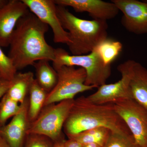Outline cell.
Instances as JSON below:
<instances>
[{"instance_id": "17", "label": "cell", "mask_w": 147, "mask_h": 147, "mask_svg": "<svg viewBox=\"0 0 147 147\" xmlns=\"http://www.w3.org/2000/svg\"><path fill=\"white\" fill-rule=\"evenodd\" d=\"M29 93L28 117L31 123L37 118L44 107L48 93L40 86L36 79L31 85Z\"/></svg>"}, {"instance_id": "24", "label": "cell", "mask_w": 147, "mask_h": 147, "mask_svg": "<svg viewBox=\"0 0 147 147\" xmlns=\"http://www.w3.org/2000/svg\"><path fill=\"white\" fill-rule=\"evenodd\" d=\"M11 82V81H8L4 79H0V99H1L6 93L10 87Z\"/></svg>"}, {"instance_id": "5", "label": "cell", "mask_w": 147, "mask_h": 147, "mask_svg": "<svg viewBox=\"0 0 147 147\" xmlns=\"http://www.w3.org/2000/svg\"><path fill=\"white\" fill-rule=\"evenodd\" d=\"M74 100H63L43 107L37 118L29 125L27 135L40 134L54 142L63 138L62 129Z\"/></svg>"}, {"instance_id": "19", "label": "cell", "mask_w": 147, "mask_h": 147, "mask_svg": "<svg viewBox=\"0 0 147 147\" xmlns=\"http://www.w3.org/2000/svg\"><path fill=\"white\" fill-rule=\"evenodd\" d=\"M111 130L105 127H98L83 131L75 136L68 138L73 139L82 145L94 143L103 146L105 144Z\"/></svg>"}, {"instance_id": "25", "label": "cell", "mask_w": 147, "mask_h": 147, "mask_svg": "<svg viewBox=\"0 0 147 147\" xmlns=\"http://www.w3.org/2000/svg\"><path fill=\"white\" fill-rule=\"evenodd\" d=\"M65 147H83L80 142L73 139H68L64 142Z\"/></svg>"}, {"instance_id": "28", "label": "cell", "mask_w": 147, "mask_h": 147, "mask_svg": "<svg viewBox=\"0 0 147 147\" xmlns=\"http://www.w3.org/2000/svg\"><path fill=\"white\" fill-rule=\"evenodd\" d=\"M83 147H102V146L97 144L90 143V144L83 145Z\"/></svg>"}, {"instance_id": "16", "label": "cell", "mask_w": 147, "mask_h": 147, "mask_svg": "<svg viewBox=\"0 0 147 147\" xmlns=\"http://www.w3.org/2000/svg\"><path fill=\"white\" fill-rule=\"evenodd\" d=\"M37 82L47 93L55 88L58 80L57 71L49 63V61L41 60L34 64Z\"/></svg>"}, {"instance_id": "2", "label": "cell", "mask_w": 147, "mask_h": 147, "mask_svg": "<svg viewBox=\"0 0 147 147\" xmlns=\"http://www.w3.org/2000/svg\"><path fill=\"white\" fill-rule=\"evenodd\" d=\"M98 127H105L119 134H131L123 120L116 112L113 103L97 104L86 97L74 99L63 130L68 138L83 131Z\"/></svg>"}, {"instance_id": "21", "label": "cell", "mask_w": 147, "mask_h": 147, "mask_svg": "<svg viewBox=\"0 0 147 147\" xmlns=\"http://www.w3.org/2000/svg\"><path fill=\"white\" fill-rule=\"evenodd\" d=\"M102 147H139L132 134L125 135L111 131Z\"/></svg>"}, {"instance_id": "9", "label": "cell", "mask_w": 147, "mask_h": 147, "mask_svg": "<svg viewBox=\"0 0 147 147\" xmlns=\"http://www.w3.org/2000/svg\"><path fill=\"white\" fill-rule=\"evenodd\" d=\"M40 21L53 30L54 41L56 43L70 42L68 32L62 26L57 12V5L54 0H22Z\"/></svg>"}, {"instance_id": "12", "label": "cell", "mask_w": 147, "mask_h": 147, "mask_svg": "<svg viewBox=\"0 0 147 147\" xmlns=\"http://www.w3.org/2000/svg\"><path fill=\"white\" fill-rule=\"evenodd\" d=\"M29 9L22 1L9 0L0 8V46H9L11 37L18 20L28 13Z\"/></svg>"}, {"instance_id": "27", "label": "cell", "mask_w": 147, "mask_h": 147, "mask_svg": "<svg viewBox=\"0 0 147 147\" xmlns=\"http://www.w3.org/2000/svg\"><path fill=\"white\" fill-rule=\"evenodd\" d=\"M0 147H10L7 142L0 134Z\"/></svg>"}, {"instance_id": "20", "label": "cell", "mask_w": 147, "mask_h": 147, "mask_svg": "<svg viewBox=\"0 0 147 147\" xmlns=\"http://www.w3.org/2000/svg\"><path fill=\"white\" fill-rule=\"evenodd\" d=\"M21 108V104L12 100L5 94L0 102V127L4 125L8 119L16 115Z\"/></svg>"}, {"instance_id": "3", "label": "cell", "mask_w": 147, "mask_h": 147, "mask_svg": "<svg viewBox=\"0 0 147 147\" xmlns=\"http://www.w3.org/2000/svg\"><path fill=\"white\" fill-rule=\"evenodd\" d=\"M57 12L62 26L68 31L70 42L67 45L71 55L91 53L108 38L107 21L78 18L61 6L57 5Z\"/></svg>"}, {"instance_id": "29", "label": "cell", "mask_w": 147, "mask_h": 147, "mask_svg": "<svg viewBox=\"0 0 147 147\" xmlns=\"http://www.w3.org/2000/svg\"><path fill=\"white\" fill-rule=\"evenodd\" d=\"M8 0H0V8L4 6L8 3Z\"/></svg>"}, {"instance_id": "22", "label": "cell", "mask_w": 147, "mask_h": 147, "mask_svg": "<svg viewBox=\"0 0 147 147\" xmlns=\"http://www.w3.org/2000/svg\"><path fill=\"white\" fill-rule=\"evenodd\" d=\"M1 47L0 46V74L3 79L11 81L17 70L11 59L4 53Z\"/></svg>"}, {"instance_id": "30", "label": "cell", "mask_w": 147, "mask_h": 147, "mask_svg": "<svg viewBox=\"0 0 147 147\" xmlns=\"http://www.w3.org/2000/svg\"><path fill=\"white\" fill-rule=\"evenodd\" d=\"M3 79L1 75V74H0V79Z\"/></svg>"}, {"instance_id": "4", "label": "cell", "mask_w": 147, "mask_h": 147, "mask_svg": "<svg viewBox=\"0 0 147 147\" xmlns=\"http://www.w3.org/2000/svg\"><path fill=\"white\" fill-rule=\"evenodd\" d=\"M55 58L53 67L62 66H77L84 68L86 72L85 84L98 88L106 84L112 72L111 65L104 64L98 53L94 50L86 55H70L61 48L55 49Z\"/></svg>"}, {"instance_id": "26", "label": "cell", "mask_w": 147, "mask_h": 147, "mask_svg": "<svg viewBox=\"0 0 147 147\" xmlns=\"http://www.w3.org/2000/svg\"><path fill=\"white\" fill-rule=\"evenodd\" d=\"M65 141L63 138L54 142V147H65L64 142Z\"/></svg>"}, {"instance_id": "13", "label": "cell", "mask_w": 147, "mask_h": 147, "mask_svg": "<svg viewBox=\"0 0 147 147\" xmlns=\"http://www.w3.org/2000/svg\"><path fill=\"white\" fill-rule=\"evenodd\" d=\"M18 113L9 123L0 127V134L10 147H23L30 122L28 117V100L21 104Z\"/></svg>"}, {"instance_id": "23", "label": "cell", "mask_w": 147, "mask_h": 147, "mask_svg": "<svg viewBox=\"0 0 147 147\" xmlns=\"http://www.w3.org/2000/svg\"><path fill=\"white\" fill-rule=\"evenodd\" d=\"M24 147H54V142L43 135L29 134Z\"/></svg>"}, {"instance_id": "7", "label": "cell", "mask_w": 147, "mask_h": 147, "mask_svg": "<svg viewBox=\"0 0 147 147\" xmlns=\"http://www.w3.org/2000/svg\"><path fill=\"white\" fill-rule=\"evenodd\" d=\"M114 108L123 120L139 147H147V110L131 98L114 102Z\"/></svg>"}, {"instance_id": "18", "label": "cell", "mask_w": 147, "mask_h": 147, "mask_svg": "<svg viewBox=\"0 0 147 147\" xmlns=\"http://www.w3.org/2000/svg\"><path fill=\"white\" fill-rule=\"evenodd\" d=\"M122 44L119 41L107 38L95 48L104 64L111 65L122 50Z\"/></svg>"}, {"instance_id": "8", "label": "cell", "mask_w": 147, "mask_h": 147, "mask_svg": "<svg viewBox=\"0 0 147 147\" xmlns=\"http://www.w3.org/2000/svg\"><path fill=\"white\" fill-rule=\"evenodd\" d=\"M135 62V61L129 60L120 64L117 69L121 79L116 83L105 84L98 87L95 92L87 96L88 100L95 104H105L131 98L129 83Z\"/></svg>"}, {"instance_id": "15", "label": "cell", "mask_w": 147, "mask_h": 147, "mask_svg": "<svg viewBox=\"0 0 147 147\" xmlns=\"http://www.w3.org/2000/svg\"><path fill=\"white\" fill-rule=\"evenodd\" d=\"M34 79V74L31 71L16 73L6 94L19 104L23 103Z\"/></svg>"}, {"instance_id": "11", "label": "cell", "mask_w": 147, "mask_h": 147, "mask_svg": "<svg viewBox=\"0 0 147 147\" xmlns=\"http://www.w3.org/2000/svg\"><path fill=\"white\" fill-rule=\"evenodd\" d=\"M56 5L69 6L76 12H86L95 20L107 21L115 18L120 11L111 2L101 0H54Z\"/></svg>"}, {"instance_id": "6", "label": "cell", "mask_w": 147, "mask_h": 147, "mask_svg": "<svg viewBox=\"0 0 147 147\" xmlns=\"http://www.w3.org/2000/svg\"><path fill=\"white\" fill-rule=\"evenodd\" d=\"M55 69L57 73V82L47 94L44 107L63 100L74 99L78 94L96 88L85 84L87 75L84 68L62 66Z\"/></svg>"}, {"instance_id": "14", "label": "cell", "mask_w": 147, "mask_h": 147, "mask_svg": "<svg viewBox=\"0 0 147 147\" xmlns=\"http://www.w3.org/2000/svg\"><path fill=\"white\" fill-rule=\"evenodd\" d=\"M129 87L131 98L147 110V69L136 61Z\"/></svg>"}, {"instance_id": "10", "label": "cell", "mask_w": 147, "mask_h": 147, "mask_svg": "<svg viewBox=\"0 0 147 147\" xmlns=\"http://www.w3.org/2000/svg\"><path fill=\"white\" fill-rule=\"evenodd\" d=\"M123 13V26L137 35L147 34V1L137 0H112Z\"/></svg>"}, {"instance_id": "1", "label": "cell", "mask_w": 147, "mask_h": 147, "mask_svg": "<svg viewBox=\"0 0 147 147\" xmlns=\"http://www.w3.org/2000/svg\"><path fill=\"white\" fill-rule=\"evenodd\" d=\"M49 26L29 12L17 22L11 38L8 56L17 70L38 61L55 59V49L45 39Z\"/></svg>"}]
</instances>
